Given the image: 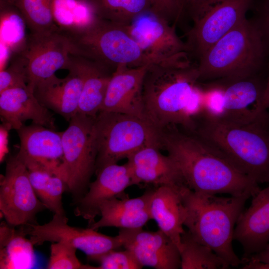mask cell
<instances>
[{
    "instance_id": "obj_9",
    "label": "cell",
    "mask_w": 269,
    "mask_h": 269,
    "mask_svg": "<svg viewBox=\"0 0 269 269\" xmlns=\"http://www.w3.org/2000/svg\"><path fill=\"white\" fill-rule=\"evenodd\" d=\"M46 208L29 179L25 164L17 156L7 160L5 172L0 179V214L13 227L36 224V216Z\"/></svg>"
},
{
    "instance_id": "obj_31",
    "label": "cell",
    "mask_w": 269,
    "mask_h": 269,
    "mask_svg": "<svg viewBox=\"0 0 269 269\" xmlns=\"http://www.w3.org/2000/svg\"><path fill=\"white\" fill-rule=\"evenodd\" d=\"M102 19L127 25L140 13L151 8V0H90Z\"/></svg>"
},
{
    "instance_id": "obj_13",
    "label": "cell",
    "mask_w": 269,
    "mask_h": 269,
    "mask_svg": "<svg viewBox=\"0 0 269 269\" xmlns=\"http://www.w3.org/2000/svg\"><path fill=\"white\" fill-rule=\"evenodd\" d=\"M253 0H222L194 22L188 33V52L199 59L211 47L246 18Z\"/></svg>"
},
{
    "instance_id": "obj_35",
    "label": "cell",
    "mask_w": 269,
    "mask_h": 269,
    "mask_svg": "<svg viewBox=\"0 0 269 269\" xmlns=\"http://www.w3.org/2000/svg\"><path fill=\"white\" fill-rule=\"evenodd\" d=\"M28 81L25 68L13 58L10 65L0 71V93L9 89L27 87Z\"/></svg>"
},
{
    "instance_id": "obj_32",
    "label": "cell",
    "mask_w": 269,
    "mask_h": 269,
    "mask_svg": "<svg viewBox=\"0 0 269 269\" xmlns=\"http://www.w3.org/2000/svg\"><path fill=\"white\" fill-rule=\"evenodd\" d=\"M20 12L31 33L60 30L52 14L51 0H6Z\"/></svg>"
},
{
    "instance_id": "obj_2",
    "label": "cell",
    "mask_w": 269,
    "mask_h": 269,
    "mask_svg": "<svg viewBox=\"0 0 269 269\" xmlns=\"http://www.w3.org/2000/svg\"><path fill=\"white\" fill-rule=\"evenodd\" d=\"M194 132L258 183H269V112H200L193 119Z\"/></svg>"
},
{
    "instance_id": "obj_11",
    "label": "cell",
    "mask_w": 269,
    "mask_h": 269,
    "mask_svg": "<svg viewBox=\"0 0 269 269\" xmlns=\"http://www.w3.org/2000/svg\"><path fill=\"white\" fill-rule=\"evenodd\" d=\"M25 68L28 88L32 92L39 82L67 69L70 60V46L67 35L60 30L28 35L24 47L13 54Z\"/></svg>"
},
{
    "instance_id": "obj_4",
    "label": "cell",
    "mask_w": 269,
    "mask_h": 269,
    "mask_svg": "<svg viewBox=\"0 0 269 269\" xmlns=\"http://www.w3.org/2000/svg\"><path fill=\"white\" fill-rule=\"evenodd\" d=\"M252 195L218 196L194 192L186 187L183 192L186 209L184 226L198 242L211 248L231 267L242 264L232 246L238 219Z\"/></svg>"
},
{
    "instance_id": "obj_24",
    "label": "cell",
    "mask_w": 269,
    "mask_h": 269,
    "mask_svg": "<svg viewBox=\"0 0 269 269\" xmlns=\"http://www.w3.org/2000/svg\"><path fill=\"white\" fill-rule=\"evenodd\" d=\"M72 56L83 78L78 113L96 117L101 110L108 86L115 71L102 63Z\"/></svg>"
},
{
    "instance_id": "obj_20",
    "label": "cell",
    "mask_w": 269,
    "mask_h": 269,
    "mask_svg": "<svg viewBox=\"0 0 269 269\" xmlns=\"http://www.w3.org/2000/svg\"><path fill=\"white\" fill-rule=\"evenodd\" d=\"M249 208L240 215L234 240L242 246V259L259 252L269 243V183L252 196Z\"/></svg>"
},
{
    "instance_id": "obj_14",
    "label": "cell",
    "mask_w": 269,
    "mask_h": 269,
    "mask_svg": "<svg viewBox=\"0 0 269 269\" xmlns=\"http://www.w3.org/2000/svg\"><path fill=\"white\" fill-rule=\"evenodd\" d=\"M123 247L131 251L142 267L156 269L180 268L179 250L163 232L147 231L141 228L120 229Z\"/></svg>"
},
{
    "instance_id": "obj_15",
    "label": "cell",
    "mask_w": 269,
    "mask_h": 269,
    "mask_svg": "<svg viewBox=\"0 0 269 269\" xmlns=\"http://www.w3.org/2000/svg\"><path fill=\"white\" fill-rule=\"evenodd\" d=\"M68 74L63 78L55 74L37 83L33 93L43 106L69 122L78 113L83 78L74 57L70 55Z\"/></svg>"
},
{
    "instance_id": "obj_21",
    "label": "cell",
    "mask_w": 269,
    "mask_h": 269,
    "mask_svg": "<svg viewBox=\"0 0 269 269\" xmlns=\"http://www.w3.org/2000/svg\"><path fill=\"white\" fill-rule=\"evenodd\" d=\"M0 116L8 130H18L27 120L57 129L52 112L39 102L27 87L9 89L0 93Z\"/></svg>"
},
{
    "instance_id": "obj_37",
    "label": "cell",
    "mask_w": 269,
    "mask_h": 269,
    "mask_svg": "<svg viewBox=\"0 0 269 269\" xmlns=\"http://www.w3.org/2000/svg\"><path fill=\"white\" fill-rule=\"evenodd\" d=\"M222 0H180L181 10H186L194 22Z\"/></svg>"
},
{
    "instance_id": "obj_6",
    "label": "cell",
    "mask_w": 269,
    "mask_h": 269,
    "mask_svg": "<svg viewBox=\"0 0 269 269\" xmlns=\"http://www.w3.org/2000/svg\"><path fill=\"white\" fill-rule=\"evenodd\" d=\"M65 34L70 42V55L102 63L115 71L121 67L153 63L125 25L100 18L82 32Z\"/></svg>"
},
{
    "instance_id": "obj_22",
    "label": "cell",
    "mask_w": 269,
    "mask_h": 269,
    "mask_svg": "<svg viewBox=\"0 0 269 269\" xmlns=\"http://www.w3.org/2000/svg\"><path fill=\"white\" fill-rule=\"evenodd\" d=\"M187 186H162L153 188L149 203L151 219L159 230L169 237L179 250L183 228L186 209L183 192Z\"/></svg>"
},
{
    "instance_id": "obj_10",
    "label": "cell",
    "mask_w": 269,
    "mask_h": 269,
    "mask_svg": "<svg viewBox=\"0 0 269 269\" xmlns=\"http://www.w3.org/2000/svg\"><path fill=\"white\" fill-rule=\"evenodd\" d=\"M66 215L54 214L49 222L43 225L28 224L20 226L19 231L29 236L33 245L45 242H62L83 252L90 260L113 250L123 247L118 236L101 234L90 227L84 229L70 226Z\"/></svg>"
},
{
    "instance_id": "obj_19",
    "label": "cell",
    "mask_w": 269,
    "mask_h": 269,
    "mask_svg": "<svg viewBox=\"0 0 269 269\" xmlns=\"http://www.w3.org/2000/svg\"><path fill=\"white\" fill-rule=\"evenodd\" d=\"M148 65L118 68L109 82L101 111L123 113L144 119L142 89Z\"/></svg>"
},
{
    "instance_id": "obj_26",
    "label": "cell",
    "mask_w": 269,
    "mask_h": 269,
    "mask_svg": "<svg viewBox=\"0 0 269 269\" xmlns=\"http://www.w3.org/2000/svg\"><path fill=\"white\" fill-rule=\"evenodd\" d=\"M261 74L225 83L226 86L222 88L221 114L243 113L251 110L252 109H249V107L253 103L255 106L260 101L266 85L267 77L265 78Z\"/></svg>"
},
{
    "instance_id": "obj_16",
    "label": "cell",
    "mask_w": 269,
    "mask_h": 269,
    "mask_svg": "<svg viewBox=\"0 0 269 269\" xmlns=\"http://www.w3.org/2000/svg\"><path fill=\"white\" fill-rule=\"evenodd\" d=\"M96 179L90 182L84 196L76 203V216L88 221L89 225L100 216L101 206L116 198L126 197L125 190L133 185L131 172L127 163L107 165L96 174Z\"/></svg>"
},
{
    "instance_id": "obj_7",
    "label": "cell",
    "mask_w": 269,
    "mask_h": 269,
    "mask_svg": "<svg viewBox=\"0 0 269 269\" xmlns=\"http://www.w3.org/2000/svg\"><path fill=\"white\" fill-rule=\"evenodd\" d=\"M95 126L98 148L95 174L144 147L154 145L161 149L160 132L139 117L102 111L96 117Z\"/></svg>"
},
{
    "instance_id": "obj_5",
    "label": "cell",
    "mask_w": 269,
    "mask_h": 269,
    "mask_svg": "<svg viewBox=\"0 0 269 269\" xmlns=\"http://www.w3.org/2000/svg\"><path fill=\"white\" fill-rule=\"evenodd\" d=\"M267 53L259 25L246 18L199 59L198 81L226 83L256 75L261 73Z\"/></svg>"
},
{
    "instance_id": "obj_23",
    "label": "cell",
    "mask_w": 269,
    "mask_h": 269,
    "mask_svg": "<svg viewBox=\"0 0 269 269\" xmlns=\"http://www.w3.org/2000/svg\"><path fill=\"white\" fill-rule=\"evenodd\" d=\"M153 188L139 197L116 198L100 207V219L89 225L94 230L113 227L120 229L141 228L151 219L149 203Z\"/></svg>"
},
{
    "instance_id": "obj_17",
    "label": "cell",
    "mask_w": 269,
    "mask_h": 269,
    "mask_svg": "<svg viewBox=\"0 0 269 269\" xmlns=\"http://www.w3.org/2000/svg\"><path fill=\"white\" fill-rule=\"evenodd\" d=\"M16 131L20 140L16 155L25 165H40L61 176L63 162L62 132L32 123L23 125Z\"/></svg>"
},
{
    "instance_id": "obj_25",
    "label": "cell",
    "mask_w": 269,
    "mask_h": 269,
    "mask_svg": "<svg viewBox=\"0 0 269 269\" xmlns=\"http://www.w3.org/2000/svg\"><path fill=\"white\" fill-rule=\"evenodd\" d=\"M53 20L67 34L82 32L100 18L90 0H51Z\"/></svg>"
},
{
    "instance_id": "obj_12",
    "label": "cell",
    "mask_w": 269,
    "mask_h": 269,
    "mask_svg": "<svg viewBox=\"0 0 269 269\" xmlns=\"http://www.w3.org/2000/svg\"><path fill=\"white\" fill-rule=\"evenodd\" d=\"M133 39L153 63L188 57V47L165 18L151 8L126 25Z\"/></svg>"
},
{
    "instance_id": "obj_1",
    "label": "cell",
    "mask_w": 269,
    "mask_h": 269,
    "mask_svg": "<svg viewBox=\"0 0 269 269\" xmlns=\"http://www.w3.org/2000/svg\"><path fill=\"white\" fill-rule=\"evenodd\" d=\"M161 149L176 163L186 185L194 192L253 196L259 183L194 132L172 126L160 131Z\"/></svg>"
},
{
    "instance_id": "obj_28",
    "label": "cell",
    "mask_w": 269,
    "mask_h": 269,
    "mask_svg": "<svg viewBox=\"0 0 269 269\" xmlns=\"http://www.w3.org/2000/svg\"><path fill=\"white\" fill-rule=\"evenodd\" d=\"M33 245L14 227L0 233V269H29L35 264Z\"/></svg>"
},
{
    "instance_id": "obj_40",
    "label": "cell",
    "mask_w": 269,
    "mask_h": 269,
    "mask_svg": "<svg viewBox=\"0 0 269 269\" xmlns=\"http://www.w3.org/2000/svg\"><path fill=\"white\" fill-rule=\"evenodd\" d=\"M247 260L258 261L264 265L265 269H269V243L259 252L241 260L242 262Z\"/></svg>"
},
{
    "instance_id": "obj_38",
    "label": "cell",
    "mask_w": 269,
    "mask_h": 269,
    "mask_svg": "<svg viewBox=\"0 0 269 269\" xmlns=\"http://www.w3.org/2000/svg\"><path fill=\"white\" fill-rule=\"evenodd\" d=\"M263 34L267 52H269V0H265L261 8V17L257 22Z\"/></svg>"
},
{
    "instance_id": "obj_36",
    "label": "cell",
    "mask_w": 269,
    "mask_h": 269,
    "mask_svg": "<svg viewBox=\"0 0 269 269\" xmlns=\"http://www.w3.org/2000/svg\"><path fill=\"white\" fill-rule=\"evenodd\" d=\"M151 9L169 22L182 13L180 0H151Z\"/></svg>"
},
{
    "instance_id": "obj_29",
    "label": "cell",
    "mask_w": 269,
    "mask_h": 269,
    "mask_svg": "<svg viewBox=\"0 0 269 269\" xmlns=\"http://www.w3.org/2000/svg\"><path fill=\"white\" fill-rule=\"evenodd\" d=\"M182 269H226L230 266L211 248L196 241L187 230L179 249Z\"/></svg>"
},
{
    "instance_id": "obj_3",
    "label": "cell",
    "mask_w": 269,
    "mask_h": 269,
    "mask_svg": "<svg viewBox=\"0 0 269 269\" xmlns=\"http://www.w3.org/2000/svg\"><path fill=\"white\" fill-rule=\"evenodd\" d=\"M198 82L188 58L149 64L142 84L144 119L159 131L172 126L191 131L202 110Z\"/></svg>"
},
{
    "instance_id": "obj_30",
    "label": "cell",
    "mask_w": 269,
    "mask_h": 269,
    "mask_svg": "<svg viewBox=\"0 0 269 269\" xmlns=\"http://www.w3.org/2000/svg\"><path fill=\"white\" fill-rule=\"evenodd\" d=\"M0 44L8 47L12 54L24 46L28 35L26 23L18 9L6 0H0Z\"/></svg>"
},
{
    "instance_id": "obj_33",
    "label": "cell",
    "mask_w": 269,
    "mask_h": 269,
    "mask_svg": "<svg viewBox=\"0 0 269 269\" xmlns=\"http://www.w3.org/2000/svg\"><path fill=\"white\" fill-rule=\"evenodd\" d=\"M49 269H87L76 256L77 249L62 242H53L50 246Z\"/></svg>"
},
{
    "instance_id": "obj_18",
    "label": "cell",
    "mask_w": 269,
    "mask_h": 269,
    "mask_svg": "<svg viewBox=\"0 0 269 269\" xmlns=\"http://www.w3.org/2000/svg\"><path fill=\"white\" fill-rule=\"evenodd\" d=\"M154 145L144 147L129 157L133 185L181 187L187 186L172 158Z\"/></svg>"
},
{
    "instance_id": "obj_27",
    "label": "cell",
    "mask_w": 269,
    "mask_h": 269,
    "mask_svg": "<svg viewBox=\"0 0 269 269\" xmlns=\"http://www.w3.org/2000/svg\"><path fill=\"white\" fill-rule=\"evenodd\" d=\"M26 167L34 191L46 208L54 214L66 215L62 195L68 188L63 179L55 172L42 166Z\"/></svg>"
},
{
    "instance_id": "obj_8",
    "label": "cell",
    "mask_w": 269,
    "mask_h": 269,
    "mask_svg": "<svg viewBox=\"0 0 269 269\" xmlns=\"http://www.w3.org/2000/svg\"><path fill=\"white\" fill-rule=\"evenodd\" d=\"M96 117L78 113L62 132L63 162L61 176L76 202L87 192L91 177L95 172L98 153Z\"/></svg>"
},
{
    "instance_id": "obj_39",
    "label": "cell",
    "mask_w": 269,
    "mask_h": 269,
    "mask_svg": "<svg viewBox=\"0 0 269 269\" xmlns=\"http://www.w3.org/2000/svg\"><path fill=\"white\" fill-rule=\"evenodd\" d=\"M252 109L256 113L269 110V73L262 96L260 101L255 105Z\"/></svg>"
},
{
    "instance_id": "obj_34",
    "label": "cell",
    "mask_w": 269,
    "mask_h": 269,
    "mask_svg": "<svg viewBox=\"0 0 269 269\" xmlns=\"http://www.w3.org/2000/svg\"><path fill=\"white\" fill-rule=\"evenodd\" d=\"M93 261L99 263V266H92L91 269H140L143 268L133 253L127 249L111 250Z\"/></svg>"
}]
</instances>
